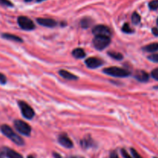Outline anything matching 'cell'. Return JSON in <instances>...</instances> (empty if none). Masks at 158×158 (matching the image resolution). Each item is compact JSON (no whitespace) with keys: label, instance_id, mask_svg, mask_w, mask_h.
Returning a JSON list of instances; mask_svg holds the SVG:
<instances>
[{"label":"cell","instance_id":"cell-22","mask_svg":"<svg viewBox=\"0 0 158 158\" xmlns=\"http://www.w3.org/2000/svg\"><path fill=\"white\" fill-rule=\"evenodd\" d=\"M122 31L126 32V33H131V32H133V29L130 27L128 23H125V24L123 25V28H122Z\"/></svg>","mask_w":158,"mask_h":158},{"label":"cell","instance_id":"cell-7","mask_svg":"<svg viewBox=\"0 0 158 158\" xmlns=\"http://www.w3.org/2000/svg\"><path fill=\"white\" fill-rule=\"evenodd\" d=\"M93 33L95 35H104V36L110 37L111 35V31L107 26L98 25L93 29Z\"/></svg>","mask_w":158,"mask_h":158},{"label":"cell","instance_id":"cell-1","mask_svg":"<svg viewBox=\"0 0 158 158\" xmlns=\"http://www.w3.org/2000/svg\"><path fill=\"white\" fill-rule=\"evenodd\" d=\"M0 131L1 132L4 134L6 137H7L8 138L10 139L13 143H15V144L19 145V146H23L24 145V140L20 136H19L18 134H15L13 131V130L9 126L6 124H2L0 127Z\"/></svg>","mask_w":158,"mask_h":158},{"label":"cell","instance_id":"cell-37","mask_svg":"<svg viewBox=\"0 0 158 158\" xmlns=\"http://www.w3.org/2000/svg\"><path fill=\"white\" fill-rule=\"evenodd\" d=\"M157 26H158V18H157Z\"/></svg>","mask_w":158,"mask_h":158},{"label":"cell","instance_id":"cell-30","mask_svg":"<svg viewBox=\"0 0 158 158\" xmlns=\"http://www.w3.org/2000/svg\"><path fill=\"white\" fill-rule=\"evenodd\" d=\"M152 32L154 35L156 36H158V29L157 28H153L152 29Z\"/></svg>","mask_w":158,"mask_h":158},{"label":"cell","instance_id":"cell-6","mask_svg":"<svg viewBox=\"0 0 158 158\" xmlns=\"http://www.w3.org/2000/svg\"><path fill=\"white\" fill-rule=\"evenodd\" d=\"M18 24L21 29L24 30H32L35 29V24L29 18L26 16H19L18 18Z\"/></svg>","mask_w":158,"mask_h":158},{"label":"cell","instance_id":"cell-16","mask_svg":"<svg viewBox=\"0 0 158 158\" xmlns=\"http://www.w3.org/2000/svg\"><path fill=\"white\" fill-rule=\"evenodd\" d=\"M143 50L148 52H154L158 50V43H153L143 47Z\"/></svg>","mask_w":158,"mask_h":158},{"label":"cell","instance_id":"cell-23","mask_svg":"<svg viewBox=\"0 0 158 158\" xmlns=\"http://www.w3.org/2000/svg\"><path fill=\"white\" fill-rule=\"evenodd\" d=\"M6 82H7V79H6V77L4 75V74H2V73H0V85L6 84Z\"/></svg>","mask_w":158,"mask_h":158},{"label":"cell","instance_id":"cell-8","mask_svg":"<svg viewBox=\"0 0 158 158\" xmlns=\"http://www.w3.org/2000/svg\"><path fill=\"white\" fill-rule=\"evenodd\" d=\"M85 63L90 69H96V68L102 66L103 63L100 59L96 58V57H90V58H88L87 60H86Z\"/></svg>","mask_w":158,"mask_h":158},{"label":"cell","instance_id":"cell-15","mask_svg":"<svg viewBox=\"0 0 158 158\" xmlns=\"http://www.w3.org/2000/svg\"><path fill=\"white\" fill-rule=\"evenodd\" d=\"M72 55L77 59H82L86 56V52L81 48H77L72 52Z\"/></svg>","mask_w":158,"mask_h":158},{"label":"cell","instance_id":"cell-21","mask_svg":"<svg viewBox=\"0 0 158 158\" xmlns=\"http://www.w3.org/2000/svg\"><path fill=\"white\" fill-rule=\"evenodd\" d=\"M150 9L152 10H155L158 9V0H153L149 3Z\"/></svg>","mask_w":158,"mask_h":158},{"label":"cell","instance_id":"cell-3","mask_svg":"<svg viewBox=\"0 0 158 158\" xmlns=\"http://www.w3.org/2000/svg\"><path fill=\"white\" fill-rule=\"evenodd\" d=\"M110 43V38L104 35H96L94 39V46L98 50H103Z\"/></svg>","mask_w":158,"mask_h":158},{"label":"cell","instance_id":"cell-29","mask_svg":"<svg viewBox=\"0 0 158 158\" xmlns=\"http://www.w3.org/2000/svg\"><path fill=\"white\" fill-rule=\"evenodd\" d=\"M110 158H120V157H119L117 153L114 151H111V152L110 153Z\"/></svg>","mask_w":158,"mask_h":158},{"label":"cell","instance_id":"cell-24","mask_svg":"<svg viewBox=\"0 0 158 158\" xmlns=\"http://www.w3.org/2000/svg\"><path fill=\"white\" fill-rule=\"evenodd\" d=\"M148 59H149L151 61L158 63V54H152V55L148 56Z\"/></svg>","mask_w":158,"mask_h":158},{"label":"cell","instance_id":"cell-31","mask_svg":"<svg viewBox=\"0 0 158 158\" xmlns=\"http://www.w3.org/2000/svg\"><path fill=\"white\" fill-rule=\"evenodd\" d=\"M53 157H54V158H62V157L60 155V154H57V153H55V152L53 153Z\"/></svg>","mask_w":158,"mask_h":158},{"label":"cell","instance_id":"cell-10","mask_svg":"<svg viewBox=\"0 0 158 158\" xmlns=\"http://www.w3.org/2000/svg\"><path fill=\"white\" fill-rule=\"evenodd\" d=\"M3 154H4L5 157L7 158H23V156L20 154H19L18 152L15 151L14 150L10 149L9 148H6V147H3L1 148Z\"/></svg>","mask_w":158,"mask_h":158},{"label":"cell","instance_id":"cell-36","mask_svg":"<svg viewBox=\"0 0 158 158\" xmlns=\"http://www.w3.org/2000/svg\"><path fill=\"white\" fill-rule=\"evenodd\" d=\"M37 2H41V1H43V0H36Z\"/></svg>","mask_w":158,"mask_h":158},{"label":"cell","instance_id":"cell-13","mask_svg":"<svg viewBox=\"0 0 158 158\" xmlns=\"http://www.w3.org/2000/svg\"><path fill=\"white\" fill-rule=\"evenodd\" d=\"M60 75L63 78L66 79V80H77V77L75 76L74 74L68 72V71L64 70V69H62L59 72Z\"/></svg>","mask_w":158,"mask_h":158},{"label":"cell","instance_id":"cell-27","mask_svg":"<svg viewBox=\"0 0 158 158\" xmlns=\"http://www.w3.org/2000/svg\"><path fill=\"white\" fill-rule=\"evenodd\" d=\"M151 76L154 79H155L156 80H158V68L157 69H154V70L151 72Z\"/></svg>","mask_w":158,"mask_h":158},{"label":"cell","instance_id":"cell-34","mask_svg":"<svg viewBox=\"0 0 158 158\" xmlns=\"http://www.w3.org/2000/svg\"><path fill=\"white\" fill-rule=\"evenodd\" d=\"M27 158H35V157H34L32 155H29V156H28V157H27Z\"/></svg>","mask_w":158,"mask_h":158},{"label":"cell","instance_id":"cell-17","mask_svg":"<svg viewBox=\"0 0 158 158\" xmlns=\"http://www.w3.org/2000/svg\"><path fill=\"white\" fill-rule=\"evenodd\" d=\"M93 140L89 137H85L83 140H81V146L84 149H87V148H91L93 146Z\"/></svg>","mask_w":158,"mask_h":158},{"label":"cell","instance_id":"cell-11","mask_svg":"<svg viewBox=\"0 0 158 158\" xmlns=\"http://www.w3.org/2000/svg\"><path fill=\"white\" fill-rule=\"evenodd\" d=\"M37 23L40 25L46 27H54L56 26V22L52 19H46V18H39L36 19Z\"/></svg>","mask_w":158,"mask_h":158},{"label":"cell","instance_id":"cell-25","mask_svg":"<svg viewBox=\"0 0 158 158\" xmlns=\"http://www.w3.org/2000/svg\"><path fill=\"white\" fill-rule=\"evenodd\" d=\"M0 4L5 6H10V7L13 6L12 3L10 1H9V0H0Z\"/></svg>","mask_w":158,"mask_h":158},{"label":"cell","instance_id":"cell-33","mask_svg":"<svg viewBox=\"0 0 158 158\" xmlns=\"http://www.w3.org/2000/svg\"><path fill=\"white\" fill-rule=\"evenodd\" d=\"M67 158H83V157H67Z\"/></svg>","mask_w":158,"mask_h":158},{"label":"cell","instance_id":"cell-4","mask_svg":"<svg viewBox=\"0 0 158 158\" xmlns=\"http://www.w3.org/2000/svg\"><path fill=\"white\" fill-rule=\"evenodd\" d=\"M14 127L19 133L25 136H29L31 134V127L27 123L21 120H15Z\"/></svg>","mask_w":158,"mask_h":158},{"label":"cell","instance_id":"cell-18","mask_svg":"<svg viewBox=\"0 0 158 158\" xmlns=\"http://www.w3.org/2000/svg\"><path fill=\"white\" fill-rule=\"evenodd\" d=\"M108 55L110 56V57H112L113 59L117 60H121L123 58V55L120 52H114V51H111V52H108Z\"/></svg>","mask_w":158,"mask_h":158},{"label":"cell","instance_id":"cell-2","mask_svg":"<svg viewBox=\"0 0 158 158\" xmlns=\"http://www.w3.org/2000/svg\"><path fill=\"white\" fill-rule=\"evenodd\" d=\"M103 73L107 75L115 77H126L130 75V72L123 68L117 67V66H110L103 69Z\"/></svg>","mask_w":158,"mask_h":158},{"label":"cell","instance_id":"cell-9","mask_svg":"<svg viewBox=\"0 0 158 158\" xmlns=\"http://www.w3.org/2000/svg\"><path fill=\"white\" fill-rule=\"evenodd\" d=\"M59 143L63 146L64 148H72L73 147V143L72 140L69 139V137H68L66 134H60L59 136Z\"/></svg>","mask_w":158,"mask_h":158},{"label":"cell","instance_id":"cell-38","mask_svg":"<svg viewBox=\"0 0 158 158\" xmlns=\"http://www.w3.org/2000/svg\"><path fill=\"white\" fill-rule=\"evenodd\" d=\"M154 158H157V157H154Z\"/></svg>","mask_w":158,"mask_h":158},{"label":"cell","instance_id":"cell-28","mask_svg":"<svg viewBox=\"0 0 158 158\" xmlns=\"http://www.w3.org/2000/svg\"><path fill=\"white\" fill-rule=\"evenodd\" d=\"M121 154H122V156H123V158H132L131 156H130V154L127 152V151L125 149L121 150Z\"/></svg>","mask_w":158,"mask_h":158},{"label":"cell","instance_id":"cell-20","mask_svg":"<svg viewBox=\"0 0 158 158\" xmlns=\"http://www.w3.org/2000/svg\"><path fill=\"white\" fill-rule=\"evenodd\" d=\"M132 22L134 24L137 25L140 22V16L137 12H134L132 15Z\"/></svg>","mask_w":158,"mask_h":158},{"label":"cell","instance_id":"cell-35","mask_svg":"<svg viewBox=\"0 0 158 158\" xmlns=\"http://www.w3.org/2000/svg\"><path fill=\"white\" fill-rule=\"evenodd\" d=\"M32 0H25V2H31Z\"/></svg>","mask_w":158,"mask_h":158},{"label":"cell","instance_id":"cell-26","mask_svg":"<svg viewBox=\"0 0 158 158\" xmlns=\"http://www.w3.org/2000/svg\"><path fill=\"white\" fill-rule=\"evenodd\" d=\"M131 154H132L134 158H143L140 155V154H138V153H137V151H136V150L134 149V148H131Z\"/></svg>","mask_w":158,"mask_h":158},{"label":"cell","instance_id":"cell-12","mask_svg":"<svg viewBox=\"0 0 158 158\" xmlns=\"http://www.w3.org/2000/svg\"><path fill=\"white\" fill-rule=\"evenodd\" d=\"M135 78L138 81L147 82L149 80V75L144 70H137L135 73Z\"/></svg>","mask_w":158,"mask_h":158},{"label":"cell","instance_id":"cell-5","mask_svg":"<svg viewBox=\"0 0 158 158\" xmlns=\"http://www.w3.org/2000/svg\"><path fill=\"white\" fill-rule=\"evenodd\" d=\"M19 106L21 110V113L23 117L26 119H32L35 115L33 109L29 106L28 103H26L24 101H19L18 102Z\"/></svg>","mask_w":158,"mask_h":158},{"label":"cell","instance_id":"cell-14","mask_svg":"<svg viewBox=\"0 0 158 158\" xmlns=\"http://www.w3.org/2000/svg\"><path fill=\"white\" fill-rule=\"evenodd\" d=\"M2 37L6 40H11V41L17 42V43H23V40L20 37L17 36V35H13V34L10 33H3L2 34Z\"/></svg>","mask_w":158,"mask_h":158},{"label":"cell","instance_id":"cell-19","mask_svg":"<svg viewBox=\"0 0 158 158\" xmlns=\"http://www.w3.org/2000/svg\"><path fill=\"white\" fill-rule=\"evenodd\" d=\"M92 23V20L89 18H84L81 20L80 22V25L83 28H88L91 26Z\"/></svg>","mask_w":158,"mask_h":158},{"label":"cell","instance_id":"cell-32","mask_svg":"<svg viewBox=\"0 0 158 158\" xmlns=\"http://www.w3.org/2000/svg\"><path fill=\"white\" fill-rule=\"evenodd\" d=\"M4 157H5L4 154H3L2 151V149L0 148V158H4Z\"/></svg>","mask_w":158,"mask_h":158}]
</instances>
